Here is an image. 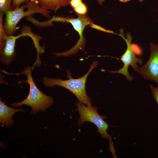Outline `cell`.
Wrapping results in <instances>:
<instances>
[{"mask_svg":"<svg viewBox=\"0 0 158 158\" xmlns=\"http://www.w3.org/2000/svg\"><path fill=\"white\" fill-rule=\"evenodd\" d=\"M97 61H94L91 65L87 73L83 77L78 79L73 78L69 72L66 70L69 79L63 80L55 78L43 77L42 83L47 87H54L59 86L66 88L73 93L79 102L86 105H92L91 98L87 94L85 90V84L87 78L90 73L97 65Z\"/></svg>","mask_w":158,"mask_h":158,"instance_id":"obj_1","label":"cell"},{"mask_svg":"<svg viewBox=\"0 0 158 158\" xmlns=\"http://www.w3.org/2000/svg\"><path fill=\"white\" fill-rule=\"evenodd\" d=\"M32 68L27 66L20 74L26 75L27 80L24 81H19L18 84L27 82L30 86V91L27 97L23 100L18 102H14L10 104L13 107H17L23 105H26L31 108V113L36 114L40 110L42 112L53 105L54 102L53 98L42 93L38 88L33 80L32 75Z\"/></svg>","mask_w":158,"mask_h":158,"instance_id":"obj_2","label":"cell"},{"mask_svg":"<svg viewBox=\"0 0 158 158\" xmlns=\"http://www.w3.org/2000/svg\"><path fill=\"white\" fill-rule=\"evenodd\" d=\"M51 11L40 6L37 0H30L26 4L21 5L14 9L5 13L6 17L4 27L6 35H13L16 31V25L19 21L24 17L31 16L39 13L50 19Z\"/></svg>","mask_w":158,"mask_h":158,"instance_id":"obj_3","label":"cell"},{"mask_svg":"<svg viewBox=\"0 0 158 158\" xmlns=\"http://www.w3.org/2000/svg\"><path fill=\"white\" fill-rule=\"evenodd\" d=\"M78 16L77 18L55 17L54 16L48 21L44 22V24L47 26L52 25L51 23L55 21L70 23L79 35L80 37L78 41L72 48L64 52L54 53V55L57 56H68L76 54L79 49L84 48L85 44V41L83 35V31L86 26L93 24V21L86 15H78Z\"/></svg>","mask_w":158,"mask_h":158,"instance_id":"obj_4","label":"cell"},{"mask_svg":"<svg viewBox=\"0 0 158 158\" xmlns=\"http://www.w3.org/2000/svg\"><path fill=\"white\" fill-rule=\"evenodd\" d=\"M75 104L77 110L80 115V118L77 122L78 125L80 126L85 122L92 123L97 126L98 132L102 138L111 140L112 138L107 132L108 125L104 120L107 118V117L98 113V107L92 105H86L79 102H77Z\"/></svg>","mask_w":158,"mask_h":158,"instance_id":"obj_5","label":"cell"},{"mask_svg":"<svg viewBox=\"0 0 158 158\" xmlns=\"http://www.w3.org/2000/svg\"><path fill=\"white\" fill-rule=\"evenodd\" d=\"M120 33L118 35L121 37L125 41L127 45V48L125 52L121 56L120 59L123 64L122 68L116 71H107L113 73H119L125 76L126 79L130 82L133 80V77L128 72V68L130 66L136 72L139 68L137 63L142 65L143 62L142 59L138 57L135 55L132 48L131 42L132 37L130 33L126 34V38L124 34V30L121 29L119 30Z\"/></svg>","mask_w":158,"mask_h":158,"instance_id":"obj_6","label":"cell"},{"mask_svg":"<svg viewBox=\"0 0 158 158\" xmlns=\"http://www.w3.org/2000/svg\"><path fill=\"white\" fill-rule=\"evenodd\" d=\"M150 54L146 63L137 71L145 79L155 82L158 87V44L150 43Z\"/></svg>","mask_w":158,"mask_h":158,"instance_id":"obj_7","label":"cell"},{"mask_svg":"<svg viewBox=\"0 0 158 158\" xmlns=\"http://www.w3.org/2000/svg\"><path fill=\"white\" fill-rule=\"evenodd\" d=\"M23 32L17 36H7L5 46L0 51V61L3 64L8 66L14 61L16 56L15 48L16 40L23 36L29 35L27 31Z\"/></svg>","mask_w":158,"mask_h":158,"instance_id":"obj_8","label":"cell"},{"mask_svg":"<svg viewBox=\"0 0 158 158\" xmlns=\"http://www.w3.org/2000/svg\"><path fill=\"white\" fill-rule=\"evenodd\" d=\"M24 111L23 109H14L6 105L1 99L0 100V124L2 126H9L13 125V116L18 112Z\"/></svg>","mask_w":158,"mask_h":158,"instance_id":"obj_9","label":"cell"},{"mask_svg":"<svg viewBox=\"0 0 158 158\" xmlns=\"http://www.w3.org/2000/svg\"><path fill=\"white\" fill-rule=\"evenodd\" d=\"M41 7L48 10L55 11L69 4L70 0H37Z\"/></svg>","mask_w":158,"mask_h":158,"instance_id":"obj_10","label":"cell"},{"mask_svg":"<svg viewBox=\"0 0 158 158\" xmlns=\"http://www.w3.org/2000/svg\"><path fill=\"white\" fill-rule=\"evenodd\" d=\"M4 13L0 12V51L4 47L7 37L4 27L3 17Z\"/></svg>","mask_w":158,"mask_h":158,"instance_id":"obj_11","label":"cell"},{"mask_svg":"<svg viewBox=\"0 0 158 158\" xmlns=\"http://www.w3.org/2000/svg\"><path fill=\"white\" fill-rule=\"evenodd\" d=\"M12 0H0V12L4 13L13 10Z\"/></svg>","mask_w":158,"mask_h":158,"instance_id":"obj_12","label":"cell"},{"mask_svg":"<svg viewBox=\"0 0 158 158\" xmlns=\"http://www.w3.org/2000/svg\"><path fill=\"white\" fill-rule=\"evenodd\" d=\"M73 9L78 15H86L88 11L87 6L83 2Z\"/></svg>","mask_w":158,"mask_h":158,"instance_id":"obj_13","label":"cell"},{"mask_svg":"<svg viewBox=\"0 0 158 158\" xmlns=\"http://www.w3.org/2000/svg\"><path fill=\"white\" fill-rule=\"evenodd\" d=\"M152 96L158 105V87H155L150 84Z\"/></svg>","mask_w":158,"mask_h":158,"instance_id":"obj_14","label":"cell"},{"mask_svg":"<svg viewBox=\"0 0 158 158\" xmlns=\"http://www.w3.org/2000/svg\"><path fill=\"white\" fill-rule=\"evenodd\" d=\"M30 0H12V6L13 10L20 6L22 4L27 3Z\"/></svg>","mask_w":158,"mask_h":158,"instance_id":"obj_15","label":"cell"},{"mask_svg":"<svg viewBox=\"0 0 158 158\" xmlns=\"http://www.w3.org/2000/svg\"><path fill=\"white\" fill-rule=\"evenodd\" d=\"M83 3L82 0H70L69 4L73 9Z\"/></svg>","mask_w":158,"mask_h":158,"instance_id":"obj_16","label":"cell"},{"mask_svg":"<svg viewBox=\"0 0 158 158\" xmlns=\"http://www.w3.org/2000/svg\"><path fill=\"white\" fill-rule=\"evenodd\" d=\"M105 0H97L98 3L101 5H102V4L104 3Z\"/></svg>","mask_w":158,"mask_h":158,"instance_id":"obj_17","label":"cell"},{"mask_svg":"<svg viewBox=\"0 0 158 158\" xmlns=\"http://www.w3.org/2000/svg\"><path fill=\"white\" fill-rule=\"evenodd\" d=\"M120 1L123 2H126L131 0H119Z\"/></svg>","mask_w":158,"mask_h":158,"instance_id":"obj_18","label":"cell"},{"mask_svg":"<svg viewBox=\"0 0 158 158\" xmlns=\"http://www.w3.org/2000/svg\"><path fill=\"white\" fill-rule=\"evenodd\" d=\"M139 0V1L141 2L142 1H143L144 0Z\"/></svg>","mask_w":158,"mask_h":158,"instance_id":"obj_19","label":"cell"}]
</instances>
